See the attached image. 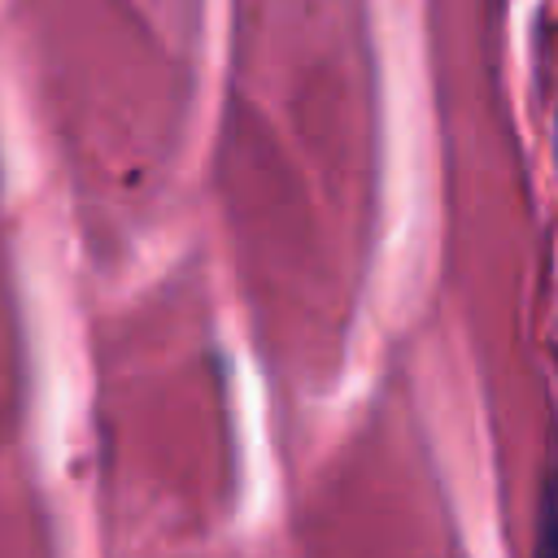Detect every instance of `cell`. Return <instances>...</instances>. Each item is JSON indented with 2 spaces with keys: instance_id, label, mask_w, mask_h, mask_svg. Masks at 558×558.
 <instances>
[{
  "instance_id": "1",
  "label": "cell",
  "mask_w": 558,
  "mask_h": 558,
  "mask_svg": "<svg viewBox=\"0 0 558 558\" xmlns=\"http://www.w3.org/2000/svg\"><path fill=\"white\" fill-rule=\"evenodd\" d=\"M532 558H558V480H549L545 510H541V536H536Z\"/></svg>"
}]
</instances>
